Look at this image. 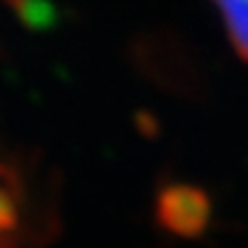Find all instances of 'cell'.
Listing matches in <instances>:
<instances>
[{
	"label": "cell",
	"instance_id": "obj_1",
	"mask_svg": "<svg viewBox=\"0 0 248 248\" xmlns=\"http://www.w3.org/2000/svg\"><path fill=\"white\" fill-rule=\"evenodd\" d=\"M235 50L248 58V0H214Z\"/></svg>",
	"mask_w": 248,
	"mask_h": 248
},
{
	"label": "cell",
	"instance_id": "obj_2",
	"mask_svg": "<svg viewBox=\"0 0 248 248\" xmlns=\"http://www.w3.org/2000/svg\"><path fill=\"white\" fill-rule=\"evenodd\" d=\"M16 14L21 16V21L29 29H45L56 21V8L50 0H24L16 8Z\"/></svg>",
	"mask_w": 248,
	"mask_h": 248
},
{
	"label": "cell",
	"instance_id": "obj_3",
	"mask_svg": "<svg viewBox=\"0 0 248 248\" xmlns=\"http://www.w3.org/2000/svg\"><path fill=\"white\" fill-rule=\"evenodd\" d=\"M3 3H8V5H11V8H19V5H21V3H24V0H3Z\"/></svg>",
	"mask_w": 248,
	"mask_h": 248
}]
</instances>
